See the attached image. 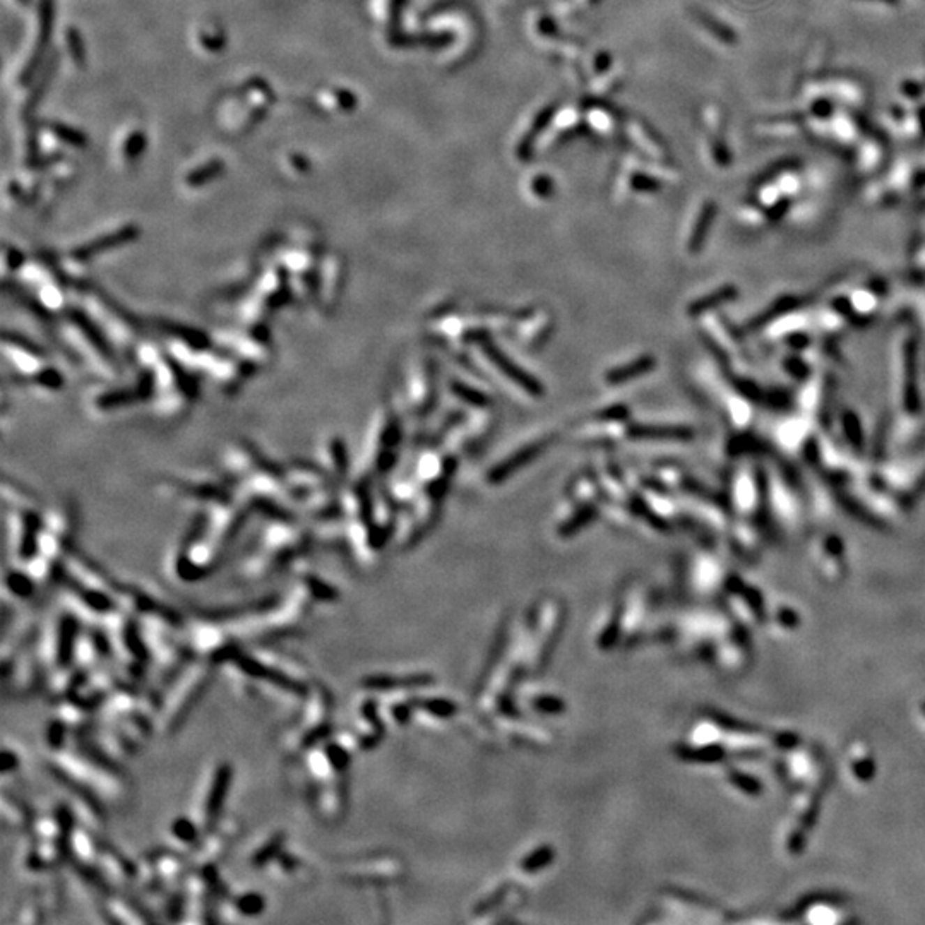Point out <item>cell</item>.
I'll use <instances>...</instances> for the list:
<instances>
[{
    "mask_svg": "<svg viewBox=\"0 0 925 925\" xmlns=\"http://www.w3.org/2000/svg\"><path fill=\"white\" fill-rule=\"evenodd\" d=\"M55 21V0H40L38 3V35H36L35 48H33L31 57L28 59L26 66L22 67L20 74V84H28L35 77L36 70L45 63V54L50 47L52 33H54Z\"/></svg>",
    "mask_w": 925,
    "mask_h": 925,
    "instance_id": "obj_2",
    "label": "cell"
},
{
    "mask_svg": "<svg viewBox=\"0 0 925 925\" xmlns=\"http://www.w3.org/2000/svg\"><path fill=\"white\" fill-rule=\"evenodd\" d=\"M595 518H596V507L595 506L582 507L581 511H578V513L574 514V516L571 518V520L567 521L566 525L562 526V528H560V533H562V535H573V533L579 532L582 526L588 525V522H592L593 520H595Z\"/></svg>",
    "mask_w": 925,
    "mask_h": 925,
    "instance_id": "obj_13",
    "label": "cell"
},
{
    "mask_svg": "<svg viewBox=\"0 0 925 925\" xmlns=\"http://www.w3.org/2000/svg\"><path fill=\"white\" fill-rule=\"evenodd\" d=\"M634 439H687L689 430L682 427H655V425H634L629 428Z\"/></svg>",
    "mask_w": 925,
    "mask_h": 925,
    "instance_id": "obj_8",
    "label": "cell"
},
{
    "mask_svg": "<svg viewBox=\"0 0 925 925\" xmlns=\"http://www.w3.org/2000/svg\"><path fill=\"white\" fill-rule=\"evenodd\" d=\"M853 769H855V774L860 778V780L867 781L874 776L875 766L871 759H860V762H857V765L853 766Z\"/></svg>",
    "mask_w": 925,
    "mask_h": 925,
    "instance_id": "obj_19",
    "label": "cell"
},
{
    "mask_svg": "<svg viewBox=\"0 0 925 925\" xmlns=\"http://www.w3.org/2000/svg\"><path fill=\"white\" fill-rule=\"evenodd\" d=\"M653 367H655V359L653 356H641V359L634 360L633 363L612 368L610 372H607L605 379H607L608 384H624V382L638 379L639 375L648 374L649 370H653Z\"/></svg>",
    "mask_w": 925,
    "mask_h": 925,
    "instance_id": "obj_6",
    "label": "cell"
},
{
    "mask_svg": "<svg viewBox=\"0 0 925 925\" xmlns=\"http://www.w3.org/2000/svg\"><path fill=\"white\" fill-rule=\"evenodd\" d=\"M482 347H483L485 355L488 356V360H490V362L494 363V366L497 367L499 370H501L507 379H511V381H513L516 386L522 387V389H525L528 394H532V396H536V398L543 396V386H541V382L536 381V379L533 377L532 374H528L525 368L518 367L516 363H514L513 360L509 359V356L504 355V353L497 347H495V345L488 343V341L485 340L482 343Z\"/></svg>",
    "mask_w": 925,
    "mask_h": 925,
    "instance_id": "obj_4",
    "label": "cell"
},
{
    "mask_svg": "<svg viewBox=\"0 0 925 925\" xmlns=\"http://www.w3.org/2000/svg\"><path fill=\"white\" fill-rule=\"evenodd\" d=\"M545 444H547V442L540 441V442H535V444H529V446H526V447H522V449L516 451L513 456H509L506 461L499 462L497 466H494V468L490 469V473H488V482H490V483H501L506 479H509V476L514 475L518 469L525 468L528 462H532L536 456H540V454L543 453L545 447H547Z\"/></svg>",
    "mask_w": 925,
    "mask_h": 925,
    "instance_id": "obj_5",
    "label": "cell"
},
{
    "mask_svg": "<svg viewBox=\"0 0 925 925\" xmlns=\"http://www.w3.org/2000/svg\"><path fill=\"white\" fill-rule=\"evenodd\" d=\"M924 713H925V702H924Z\"/></svg>",
    "mask_w": 925,
    "mask_h": 925,
    "instance_id": "obj_23",
    "label": "cell"
},
{
    "mask_svg": "<svg viewBox=\"0 0 925 925\" xmlns=\"http://www.w3.org/2000/svg\"><path fill=\"white\" fill-rule=\"evenodd\" d=\"M730 780L740 788V790L749 793V795H759V793L762 792V785L759 783L755 778H752L746 773H735V771H733Z\"/></svg>",
    "mask_w": 925,
    "mask_h": 925,
    "instance_id": "obj_17",
    "label": "cell"
},
{
    "mask_svg": "<svg viewBox=\"0 0 925 925\" xmlns=\"http://www.w3.org/2000/svg\"><path fill=\"white\" fill-rule=\"evenodd\" d=\"M20 2H21V3H29V2H31V0H20Z\"/></svg>",
    "mask_w": 925,
    "mask_h": 925,
    "instance_id": "obj_22",
    "label": "cell"
},
{
    "mask_svg": "<svg viewBox=\"0 0 925 925\" xmlns=\"http://www.w3.org/2000/svg\"><path fill=\"white\" fill-rule=\"evenodd\" d=\"M57 67H59V52H55V54L52 55V57L48 59L47 62H45L43 76H41L40 81L36 82L35 89L29 93V96L26 98L24 114H31V112L35 110L36 107H38L41 98L45 96L47 89L50 88V82H52V79H54V74H55V70H57Z\"/></svg>",
    "mask_w": 925,
    "mask_h": 925,
    "instance_id": "obj_7",
    "label": "cell"
},
{
    "mask_svg": "<svg viewBox=\"0 0 925 925\" xmlns=\"http://www.w3.org/2000/svg\"><path fill=\"white\" fill-rule=\"evenodd\" d=\"M66 43L70 59H73V62L76 63V67H79V69L86 67V62H88V52H86L84 38H82L81 31H79L77 28L69 26V28L66 29Z\"/></svg>",
    "mask_w": 925,
    "mask_h": 925,
    "instance_id": "obj_10",
    "label": "cell"
},
{
    "mask_svg": "<svg viewBox=\"0 0 925 925\" xmlns=\"http://www.w3.org/2000/svg\"><path fill=\"white\" fill-rule=\"evenodd\" d=\"M289 161H292V165H293V167H295L299 172H303V174H307V172L310 170V163H308L307 158H306V156H302V154H296V153H295V154H292V158H289Z\"/></svg>",
    "mask_w": 925,
    "mask_h": 925,
    "instance_id": "obj_21",
    "label": "cell"
},
{
    "mask_svg": "<svg viewBox=\"0 0 925 925\" xmlns=\"http://www.w3.org/2000/svg\"><path fill=\"white\" fill-rule=\"evenodd\" d=\"M211 680V668L204 661H195L189 663V667L183 668L176 680L172 684L167 695L163 694V702L156 713L158 730L161 733H172L183 721V716L189 713L193 705L206 689V686Z\"/></svg>",
    "mask_w": 925,
    "mask_h": 925,
    "instance_id": "obj_1",
    "label": "cell"
},
{
    "mask_svg": "<svg viewBox=\"0 0 925 925\" xmlns=\"http://www.w3.org/2000/svg\"><path fill=\"white\" fill-rule=\"evenodd\" d=\"M451 389H453V393L456 394L458 398H461L462 401H466V403H469L473 406H479V408H483V406L488 405L487 394H483L482 391H476L475 387L466 386V384H462V382H453V384H451Z\"/></svg>",
    "mask_w": 925,
    "mask_h": 925,
    "instance_id": "obj_14",
    "label": "cell"
},
{
    "mask_svg": "<svg viewBox=\"0 0 925 925\" xmlns=\"http://www.w3.org/2000/svg\"><path fill=\"white\" fill-rule=\"evenodd\" d=\"M629 415V408L624 405H615L610 406L607 409H601L600 413L596 415L598 420H607V422H617V420H624L627 419Z\"/></svg>",
    "mask_w": 925,
    "mask_h": 925,
    "instance_id": "obj_18",
    "label": "cell"
},
{
    "mask_svg": "<svg viewBox=\"0 0 925 925\" xmlns=\"http://www.w3.org/2000/svg\"><path fill=\"white\" fill-rule=\"evenodd\" d=\"M108 915H110V920L114 922H142L144 919H139L135 917L134 910L130 908L129 905H126L123 901H110L108 905Z\"/></svg>",
    "mask_w": 925,
    "mask_h": 925,
    "instance_id": "obj_16",
    "label": "cell"
},
{
    "mask_svg": "<svg viewBox=\"0 0 925 925\" xmlns=\"http://www.w3.org/2000/svg\"><path fill=\"white\" fill-rule=\"evenodd\" d=\"M146 146H148V137H146L144 133L141 130H135L127 137L126 144H123V156H126L127 161H135L141 158V154L144 153Z\"/></svg>",
    "mask_w": 925,
    "mask_h": 925,
    "instance_id": "obj_15",
    "label": "cell"
},
{
    "mask_svg": "<svg viewBox=\"0 0 925 925\" xmlns=\"http://www.w3.org/2000/svg\"><path fill=\"white\" fill-rule=\"evenodd\" d=\"M446 492H447V479H444V476L435 479L434 482L430 483V487H428V494H430V497L434 499H441Z\"/></svg>",
    "mask_w": 925,
    "mask_h": 925,
    "instance_id": "obj_20",
    "label": "cell"
},
{
    "mask_svg": "<svg viewBox=\"0 0 925 925\" xmlns=\"http://www.w3.org/2000/svg\"><path fill=\"white\" fill-rule=\"evenodd\" d=\"M230 781V769L227 766H218L216 771H213L211 778L208 780L204 795H202L201 804L195 807L197 811V828L199 826H209L214 821V818L223 806V799L227 795V787Z\"/></svg>",
    "mask_w": 925,
    "mask_h": 925,
    "instance_id": "obj_3",
    "label": "cell"
},
{
    "mask_svg": "<svg viewBox=\"0 0 925 925\" xmlns=\"http://www.w3.org/2000/svg\"><path fill=\"white\" fill-rule=\"evenodd\" d=\"M50 133L59 139V141L66 142V144L74 146V148H86L88 146V135H86L82 130L76 129L73 126H67V123L62 122H52L50 123Z\"/></svg>",
    "mask_w": 925,
    "mask_h": 925,
    "instance_id": "obj_11",
    "label": "cell"
},
{
    "mask_svg": "<svg viewBox=\"0 0 925 925\" xmlns=\"http://www.w3.org/2000/svg\"><path fill=\"white\" fill-rule=\"evenodd\" d=\"M225 172V161L223 160H211L206 161V163L199 165L197 168H194L193 172H189V175L186 176V182L189 187H202L206 183H209L211 180L218 179L221 174Z\"/></svg>",
    "mask_w": 925,
    "mask_h": 925,
    "instance_id": "obj_9",
    "label": "cell"
},
{
    "mask_svg": "<svg viewBox=\"0 0 925 925\" xmlns=\"http://www.w3.org/2000/svg\"><path fill=\"white\" fill-rule=\"evenodd\" d=\"M2 819L3 825L10 826L14 829L24 828L28 825V815L16 800H10L9 797H2Z\"/></svg>",
    "mask_w": 925,
    "mask_h": 925,
    "instance_id": "obj_12",
    "label": "cell"
}]
</instances>
